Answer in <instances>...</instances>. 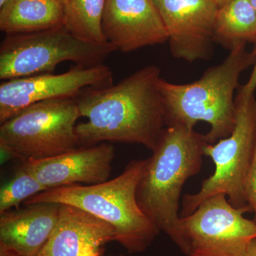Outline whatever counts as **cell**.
<instances>
[{"mask_svg":"<svg viewBox=\"0 0 256 256\" xmlns=\"http://www.w3.org/2000/svg\"><path fill=\"white\" fill-rule=\"evenodd\" d=\"M160 78L159 67L146 66L117 85L82 92L76 98L88 121L76 127L78 143H134L154 151L166 127Z\"/></svg>","mask_w":256,"mask_h":256,"instance_id":"1","label":"cell"},{"mask_svg":"<svg viewBox=\"0 0 256 256\" xmlns=\"http://www.w3.org/2000/svg\"><path fill=\"white\" fill-rule=\"evenodd\" d=\"M207 144L204 134L194 128L180 124L165 128L148 158L136 193L144 214L186 256L188 246L180 228V198L184 184L201 171Z\"/></svg>","mask_w":256,"mask_h":256,"instance_id":"2","label":"cell"},{"mask_svg":"<svg viewBox=\"0 0 256 256\" xmlns=\"http://www.w3.org/2000/svg\"><path fill=\"white\" fill-rule=\"evenodd\" d=\"M255 52L246 44L236 45L222 63L207 69L201 78L186 84H175L160 78L158 88L164 104L166 126L194 128L200 121L210 126L204 134L208 144L228 137L236 122L234 94L240 74L254 65Z\"/></svg>","mask_w":256,"mask_h":256,"instance_id":"3","label":"cell"},{"mask_svg":"<svg viewBox=\"0 0 256 256\" xmlns=\"http://www.w3.org/2000/svg\"><path fill=\"white\" fill-rule=\"evenodd\" d=\"M146 162L148 159L132 160L122 174L106 182L47 190L26 200L24 205L52 202L78 207L110 224L116 242L128 252H144L160 233L140 208L136 197Z\"/></svg>","mask_w":256,"mask_h":256,"instance_id":"4","label":"cell"},{"mask_svg":"<svg viewBox=\"0 0 256 256\" xmlns=\"http://www.w3.org/2000/svg\"><path fill=\"white\" fill-rule=\"evenodd\" d=\"M236 122L228 137L205 146V156H210L215 170L204 180L200 191L182 198L180 217L190 215L204 200L223 194L236 208L248 206L245 182L252 164L256 143V99L254 94L238 92L236 98Z\"/></svg>","mask_w":256,"mask_h":256,"instance_id":"5","label":"cell"},{"mask_svg":"<svg viewBox=\"0 0 256 256\" xmlns=\"http://www.w3.org/2000/svg\"><path fill=\"white\" fill-rule=\"evenodd\" d=\"M76 98L32 104L0 126L2 152L22 162L58 156L78 144Z\"/></svg>","mask_w":256,"mask_h":256,"instance_id":"6","label":"cell"},{"mask_svg":"<svg viewBox=\"0 0 256 256\" xmlns=\"http://www.w3.org/2000/svg\"><path fill=\"white\" fill-rule=\"evenodd\" d=\"M117 50L109 42L96 44L80 40L64 26L6 35L0 46V79L50 73L67 60L79 66H96Z\"/></svg>","mask_w":256,"mask_h":256,"instance_id":"7","label":"cell"},{"mask_svg":"<svg viewBox=\"0 0 256 256\" xmlns=\"http://www.w3.org/2000/svg\"><path fill=\"white\" fill-rule=\"evenodd\" d=\"M249 205L236 208L223 194L200 204L181 217L180 228L188 249V256H248L256 238V223L244 216Z\"/></svg>","mask_w":256,"mask_h":256,"instance_id":"8","label":"cell"},{"mask_svg":"<svg viewBox=\"0 0 256 256\" xmlns=\"http://www.w3.org/2000/svg\"><path fill=\"white\" fill-rule=\"evenodd\" d=\"M112 85L110 67L76 66L64 74H38L4 80L0 84V124L32 104L52 99L78 97L85 88Z\"/></svg>","mask_w":256,"mask_h":256,"instance_id":"9","label":"cell"},{"mask_svg":"<svg viewBox=\"0 0 256 256\" xmlns=\"http://www.w3.org/2000/svg\"><path fill=\"white\" fill-rule=\"evenodd\" d=\"M164 22L174 58L190 63L213 55L215 0H153Z\"/></svg>","mask_w":256,"mask_h":256,"instance_id":"10","label":"cell"},{"mask_svg":"<svg viewBox=\"0 0 256 256\" xmlns=\"http://www.w3.org/2000/svg\"><path fill=\"white\" fill-rule=\"evenodd\" d=\"M114 156V146L74 148L41 160L22 162L21 166L32 173L47 190L72 184H98L108 180Z\"/></svg>","mask_w":256,"mask_h":256,"instance_id":"11","label":"cell"},{"mask_svg":"<svg viewBox=\"0 0 256 256\" xmlns=\"http://www.w3.org/2000/svg\"><path fill=\"white\" fill-rule=\"evenodd\" d=\"M102 28L107 42L124 53L168 41L153 0H106Z\"/></svg>","mask_w":256,"mask_h":256,"instance_id":"12","label":"cell"},{"mask_svg":"<svg viewBox=\"0 0 256 256\" xmlns=\"http://www.w3.org/2000/svg\"><path fill=\"white\" fill-rule=\"evenodd\" d=\"M60 204L56 224L37 256H106V244L116 242L114 227L78 207Z\"/></svg>","mask_w":256,"mask_h":256,"instance_id":"13","label":"cell"},{"mask_svg":"<svg viewBox=\"0 0 256 256\" xmlns=\"http://www.w3.org/2000/svg\"><path fill=\"white\" fill-rule=\"evenodd\" d=\"M60 204L40 202L0 214V256H37L58 220Z\"/></svg>","mask_w":256,"mask_h":256,"instance_id":"14","label":"cell"},{"mask_svg":"<svg viewBox=\"0 0 256 256\" xmlns=\"http://www.w3.org/2000/svg\"><path fill=\"white\" fill-rule=\"evenodd\" d=\"M62 0H10L0 8V30L8 35L64 26Z\"/></svg>","mask_w":256,"mask_h":256,"instance_id":"15","label":"cell"},{"mask_svg":"<svg viewBox=\"0 0 256 256\" xmlns=\"http://www.w3.org/2000/svg\"><path fill=\"white\" fill-rule=\"evenodd\" d=\"M214 41L229 50L240 44H256V12L250 0H232L218 8Z\"/></svg>","mask_w":256,"mask_h":256,"instance_id":"16","label":"cell"},{"mask_svg":"<svg viewBox=\"0 0 256 256\" xmlns=\"http://www.w3.org/2000/svg\"><path fill=\"white\" fill-rule=\"evenodd\" d=\"M64 26L80 40L96 44L108 43L102 22L106 0H62Z\"/></svg>","mask_w":256,"mask_h":256,"instance_id":"17","label":"cell"},{"mask_svg":"<svg viewBox=\"0 0 256 256\" xmlns=\"http://www.w3.org/2000/svg\"><path fill=\"white\" fill-rule=\"evenodd\" d=\"M46 190L32 173L20 166L14 176L0 188V214L18 208L22 202Z\"/></svg>","mask_w":256,"mask_h":256,"instance_id":"18","label":"cell"},{"mask_svg":"<svg viewBox=\"0 0 256 256\" xmlns=\"http://www.w3.org/2000/svg\"><path fill=\"white\" fill-rule=\"evenodd\" d=\"M245 194L248 205L250 206L252 212L255 214L254 222L256 223V143L252 164L246 180Z\"/></svg>","mask_w":256,"mask_h":256,"instance_id":"19","label":"cell"},{"mask_svg":"<svg viewBox=\"0 0 256 256\" xmlns=\"http://www.w3.org/2000/svg\"><path fill=\"white\" fill-rule=\"evenodd\" d=\"M256 54V60L254 63V69H252V75L248 80L246 84L242 86L239 87L238 92L244 94V95H252L254 94L256 89V44L254 48Z\"/></svg>","mask_w":256,"mask_h":256,"instance_id":"20","label":"cell"},{"mask_svg":"<svg viewBox=\"0 0 256 256\" xmlns=\"http://www.w3.org/2000/svg\"><path fill=\"white\" fill-rule=\"evenodd\" d=\"M248 256H256V238L252 240L249 247Z\"/></svg>","mask_w":256,"mask_h":256,"instance_id":"21","label":"cell"},{"mask_svg":"<svg viewBox=\"0 0 256 256\" xmlns=\"http://www.w3.org/2000/svg\"><path fill=\"white\" fill-rule=\"evenodd\" d=\"M232 0H215L216 3L218 5V8H222L224 5L228 4Z\"/></svg>","mask_w":256,"mask_h":256,"instance_id":"22","label":"cell"},{"mask_svg":"<svg viewBox=\"0 0 256 256\" xmlns=\"http://www.w3.org/2000/svg\"><path fill=\"white\" fill-rule=\"evenodd\" d=\"M9 1L10 0H0V8L4 6V5L6 4V3H8Z\"/></svg>","mask_w":256,"mask_h":256,"instance_id":"23","label":"cell"},{"mask_svg":"<svg viewBox=\"0 0 256 256\" xmlns=\"http://www.w3.org/2000/svg\"><path fill=\"white\" fill-rule=\"evenodd\" d=\"M250 1L256 12V0H250Z\"/></svg>","mask_w":256,"mask_h":256,"instance_id":"24","label":"cell"},{"mask_svg":"<svg viewBox=\"0 0 256 256\" xmlns=\"http://www.w3.org/2000/svg\"><path fill=\"white\" fill-rule=\"evenodd\" d=\"M108 256H127L124 255V254H118V255H110Z\"/></svg>","mask_w":256,"mask_h":256,"instance_id":"25","label":"cell"}]
</instances>
